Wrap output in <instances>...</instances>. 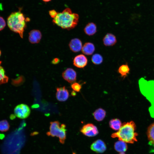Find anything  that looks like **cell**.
Listing matches in <instances>:
<instances>
[{
  "instance_id": "33",
  "label": "cell",
  "mask_w": 154,
  "mask_h": 154,
  "mask_svg": "<svg viewBox=\"0 0 154 154\" xmlns=\"http://www.w3.org/2000/svg\"><path fill=\"white\" fill-rule=\"evenodd\" d=\"M119 154H125L124 153H120Z\"/></svg>"
},
{
  "instance_id": "22",
  "label": "cell",
  "mask_w": 154,
  "mask_h": 154,
  "mask_svg": "<svg viewBox=\"0 0 154 154\" xmlns=\"http://www.w3.org/2000/svg\"><path fill=\"white\" fill-rule=\"evenodd\" d=\"M91 60L94 64L99 65L102 62L103 58L100 54H95L92 56Z\"/></svg>"
},
{
  "instance_id": "7",
  "label": "cell",
  "mask_w": 154,
  "mask_h": 154,
  "mask_svg": "<svg viewBox=\"0 0 154 154\" xmlns=\"http://www.w3.org/2000/svg\"><path fill=\"white\" fill-rule=\"evenodd\" d=\"M56 97L60 102L66 100L69 96V92L65 86L58 87L56 88Z\"/></svg>"
},
{
  "instance_id": "31",
  "label": "cell",
  "mask_w": 154,
  "mask_h": 154,
  "mask_svg": "<svg viewBox=\"0 0 154 154\" xmlns=\"http://www.w3.org/2000/svg\"><path fill=\"white\" fill-rule=\"evenodd\" d=\"M76 94V93L74 91H73L71 93V95L73 96H75Z\"/></svg>"
},
{
  "instance_id": "12",
  "label": "cell",
  "mask_w": 154,
  "mask_h": 154,
  "mask_svg": "<svg viewBox=\"0 0 154 154\" xmlns=\"http://www.w3.org/2000/svg\"><path fill=\"white\" fill-rule=\"evenodd\" d=\"M29 40L31 43H38L41 38L42 35L40 32L37 30H33L29 33Z\"/></svg>"
},
{
  "instance_id": "4",
  "label": "cell",
  "mask_w": 154,
  "mask_h": 154,
  "mask_svg": "<svg viewBox=\"0 0 154 154\" xmlns=\"http://www.w3.org/2000/svg\"><path fill=\"white\" fill-rule=\"evenodd\" d=\"M66 125L64 124H60L58 121H55L50 122L49 131L46 133L48 136L52 137L56 136L58 137L60 142L64 143L66 138Z\"/></svg>"
},
{
  "instance_id": "27",
  "label": "cell",
  "mask_w": 154,
  "mask_h": 154,
  "mask_svg": "<svg viewBox=\"0 0 154 154\" xmlns=\"http://www.w3.org/2000/svg\"><path fill=\"white\" fill-rule=\"evenodd\" d=\"M49 13L51 17L54 18L58 12L54 10H52L49 11Z\"/></svg>"
},
{
  "instance_id": "30",
  "label": "cell",
  "mask_w": 154,
  "mask_h": 154,
  "mask_svg": "<svg viewBox=\"0 0 154 154\" xmlns=\"http://www.w3.org/2000/svg\"><path fill=\"white\" fill-rule=\"evenodd\" d=\"M15 115H11L10 117V119H14L15 118Z\"/></svg>"
},
{
  "instance_id": "5",
  "label": "cell",
  "mask_w": 154,
  "mask_h": 154,
  "mask_svg": "<svg viewBox=\"0 0 154 154\" xmlns=\"http://www.w3.org/2000/svg\"><path fill=\"white\" fill-rule=\"evenodd\" d=\"M14 113L17 117L24 119L28 117L31 113V110L29 107L25 104H19L14 109Z\"/></svg>"
},
{
  "instance_id": "6",
  "label": "cell",
  "mask_w": 154,
  "mask_h": 154,
  "mask_svg": "<svg viewBox=\"0 0 154 154\" xmlns=\"http://www.w3.org/2000/svg\"><path fill=\"white\" fill-rule=\"evenodd\" d=\"M80 131L84 135L89 137L95 136L98 133L96 127L92 123H88L84 125L81 129Z\"/></svg>"
},
{
  "instance_id": "15",
  "label": "cell",
  "mask_w": 154,
  "mask_h": 154,
  "mask_svg": "<svg viewBox=\"0 0 154 154\" xmlns=\"http://www.w3.org/2000/svg\"><path fill=\"white\" fill-rule=\"evenodd\" d=\"M84 31L85 34L88 36L93 35L97 32L96 26L93 23H89L84 27Z\"/></svg>"
},
{
  "instance_id": "3",
  "label": "cell",
  "mask_w": 154,
  "mask_h": 154,
  "mask_svg": "<svg viewBox=\"0 0 154 154\" xmlns=\"http://www.w3.org/2000/svg\"><path fill=\"white\" fill-rule=\"evenodd\" d=\"M26 19L21 11L12 13L7 19L8 26L12 31L18 33L23 38L26 27Z\"/></svg>"
},
{
  "instance_id": "26",
  "label": "cell",
  "mask_w": 154,
  "mask_h": 154,
  "mask_svg": "<svg viewBox=\"0 0 154 154\" xmlns=\"http://www.w3.org/2000/svg\"><path fill=\"white\" fill-rule=\"evenodd\" d=\"M6 26V23L4 19L0 16V31L3 29Z\"/></svg>"
},
{
  "instance_id": "16",
  "label": "cell",
  "mask_w": 154,
  "mask_h": 154,
  "mask_svg": "<svg viewBox=\"0 0 154 154\" xmlns=\"http://www.w3.org/2000/svg\"><path fill=\"white\" fill-rule=\"evenodd\" d=\"M114 147L115 150L120 153H124L127 148L126 143L121 140H119L115 143Z\"/></svg>"
},
{
  "instance_id": "1",
  "label": "cell",
  "mask_w": 154,
  "mask_h": 154,
  "mask_svg": "<svg viewBox=\"0 0 154 154\" xmlns=\"http://www.w3.org/2000/svg\"><path fill=\"white\" fill-rule=\"evenodd\" d=\"M79 16L73 13L69 8H66L62 12L58 13L53 22L62 28L70 30L75 28L78 22Z\"/></svg>"
},
{
  "instance_id": "17",
  "label": "cell",
  "mask_w": 154,
  "mask_h": 154,
  "mask_svg": "<svg viewBox=\"0 0 154 154\" xmlns=\"http://www.w3.org/2000/svg\"><path fill=\"white\" fill-rule=\"evenodd\" d=\"M148 139L150 144L154 146V122L148 127L147 131Z\"/></svg>"
},
{
  "instance_id": "8",
  "label": "cell",
  "mask_w": 154,
  "mask_h": 154,
  "mask_svg": "<svg viewBox=\"0 0 154 154\" xmlns=\"http://www.w3.org/2000/svg\"><path fill=\"white\" fill-rule=\"evenodd\" d=\"M90 149L97 153H102L106 150V147L104 142L100 139L97 140L91 144Z\"/></svg>"
},
{
  "instance_id": "21",
  "label": "cell",
  "mask_w": 154,
  "mask_h": 154,
  "mask_svg": "<svg viewBox=\"0 0 154 154\" xmlns=\"http://www.w3.org/2000/svg\"><path fill=\"white\" fill-rule=\"evenodd\" d=\"M1 62L0 61V85L7 82L9 78L5 73L3 68L0 65Z\"/></svg>"
},
{
  "instance_id": "28",
  "label": "cell",
  "mask_w": 154,
  "mask_h": 154,
  "mask_svg": "<svg viewBox=\"0 0 154 154\" xmlns=\"http://www.w3.org/2000/svg\"><path fill=\"white\" fill-rule=\"evenodd\" d=\"M60 61L59 58H56L54 59L52 62V63L54 64H58Z\"/></svg>"
},
{
  "instance_id": "2",
  "label": "cell",
  "mask_w": 154,
  "mask_h": 154,
  "mask_svg": "<svg viewBox=\"0 0 154 154\" xmlns=\"http://www.w3.org/2000/svg\"><path fill=\"white\" fill-rule=\"evenodd\" d=\"M136 127L135 124L133 121L124 123L117 131L111 135V137L117 138L119 140L126 143H133L137 141L138 134L135 131Z\"/></svg>"
},
{
  "instance_id": "32",
  "label": "cell",
  "mask_w": 154,
  "mask_h": 154,
  "mask_svg": "<svg viewBox=\"0 0 154 154\" xmlns=\"http://www.w3.org/2000/svg\"><path fill=\"white\" fill-rule=\"evenodd\" d=\"M42 0L44 2H48L50 1L51 0Z\"/></svg>"
},
{
  "instance_id": "19",
  "label": "cell",
  "mask_w": 154,
  "mask_h": 154,
  "mask_svg": "<svg viewBox=\"0 0 154 154\" xmlns=\"http://www.w3.org/2000/svg\"><path fill=\"white\" fill-rule=\"evenodd\" d=\"M110 127L115 130H118L121 128L122 124L118 119H114L110 120L109 123Z\"/></svg>"
},
{
  "instance_id": "9",
  "label": "cell",
  "mask_w": 154,
  "mask_h": 154,
  "mask_svg": "<svg viewBox=\"0 0 154 154\" xmlns=\"http://www.w3.org/2000/svg\"><path fill=\"white\" fill-rule=\"evenodd\" d=\"M63 78L69 83H72L76 81V71L71 68H68L62 73Z\"/></svg>"
},
{
  "instance_id": "24",
  "label": "cell",
  "mask_w": 154,
  "mask_h": 154,
  "mask_svg": "<svg viewBox=\"0 0 154 154\" xmlns=\"http://www.w3.org/2000/svg\"><path fill=\"white\" fill-rule=\"evenodd\" d=\"M25 81V78L23 76H20L15 80H13V83L15 86H19L23 83Z\"/></svg>"
},
{
  "instance_id": "11",
  "label": "cell",
  "mask_w": 154,
  "mask_h": 154,
  "mask_svg": "<svg viewBox=\"0 0 154 154\" xmlns=\"http://www.w3.org/2000/svg\"><path fill=\"white\" fill-rule=\"evenodd\" d=\"M69 46L71 50L75 52L80 51L82 47L81 41L79 39L76 38H73L70 40Z\"/></svg>"
},
{
  "instance_id": "20",
  "label": "cell",
  "mask_w": 154,
  "mask_h": 154,
  "mask_svg": "<svg viewBox=\"0 0 154 154\" xmlns=\"http://www.w3.org/2000/svg\"><path fill=\"white\" fill-rule=\"evenodd\" d=\"M130 69L127 64L121 65L118 68V72L122 77L125 78L129 73Z\"/></svg>"
},
{
  "instance_id": "10",
  "label": "cell",
  "mask_w": 154,
  "mask_h": 154,
  "mask_svg": "<svg viewBox=\"0 0 154 154\" xmlns=\"http://www.w3.org/2000/svg\"><path fill=\"white\" fill-rule=\"evenodd\" d=\"M73 63L76 67L80 68L85 67L88 63L87 57L83 54H80L76 56L74 58Z\"/></svg>"
},
{
  "instance_id": "13",
  "label": "cell",
  "mask_w": 154,
  "mask_h": 154,
  "mask_svg": "<svg viewBox=\"0 0 154 154\" xmlns=\"http://www.w3.org/2000/svg\"><path fill=\"white\" fill-rule=\"evenodd\" d=\"M104 44L106 46H112L117 42L116 36L110 33H108L104 37L103 39Z\"/></svg>"
},
{
  "instance_id": "29",
  "label": "cell",
  "mask_w": 154,
  "mask_h": 154,
  "mask_svg": "<svg viewBox=\"0 0 154 154\" xmlns=\"http://www.w3.org/2000/svg\"><path fill=\"white\" fill-rule=\"evenodd\" d=\"M39 105L38 104H34L32 106V108H37L39 107Z\"/></svg>"
},
{
  "instance_id": "18",
  "label": "cell",
  "mask_w": 154,
  "mask_h": 154,
  "mask_svg": "<svg viewBox=\"0 0 154 154\" xmlns=\"http://www.w3.org/2000/svg\"><path fill=\"white\" fill-rule=\"evenodd\" d=\"M95 119L98 121L102 120L106 115V112L104 109L100 108L97 109L93 113Z\"/></svg>"
},
{
  "instance_id": "23",
  "label": "cell",
  "mask_w": 154,
  "mask_h": 154,
  "mask_svg": "<svg viewBox=\"0 0 154 154\" xmlns=\"http://www.w3.org/2000/svg\"><path fill=\"white\" fill-rule=\"evenodd\" d=\"M9 127V125L7 121L3 120L0 121V131L5 132L7 131Z\"/></svg>"
},
{
  "instance_id": "25",
  "label": "cell",
  "mask_w": 154,
  "mask_h": 154,
  "mask_svg": "<svg viewBox=\"0 0 154 154\" xmlns=\"http://www.w3.org/2000/svg\"><path fill=\"white\" fill-rule=\"evenodd\" d=\"M71 87L74 91L76 92H79L81 88V85L77 82L72 83L71 85Z\"/></svg>"
},
{
  "instance_id": "14",
  "label": "cell",
  "mask_w": 154,
  "mask_h": 154,
  "mask_svg": "<svg viewBox=\"0 0 154 154\" xmlns=\"http://www.w3.org/2000/svg\"><path fill=\"white\" fill-rule=\"evenodd\" d=\"M95 50V47L92 43L87 42L85 43L82 47L81 51L84 54L91 55L94 52Z\"/></svg>"
},
{
  "instance_id": "34",
  "label": "cell",
  "mask_w": 154,
  "mask_h": 154,
  "mask_svg": "<svg viewBox=\"0 0 154 154\" xmlns=\"http://www.w3.org/2000/svg\"><path fill=\"white\" fill-rule=\"evenodd\" d=\"M1 51L0 50V56H1Z\"/></svg>"
}]
</instances>
